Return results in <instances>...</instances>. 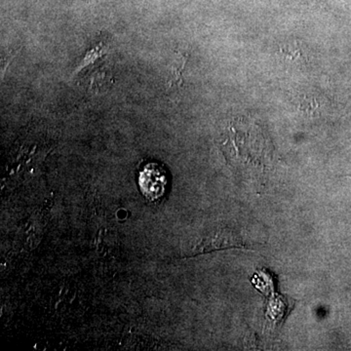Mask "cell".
Instances as JSON below:
<instances>
[{
	"label": "cell",
	"instance_id": "obj_3",
	"mask_svg": "<svg viewBox=\"0 0 351 351\" xmlns=\"http://www.w3.org/2000/svg\"><path fill=\"white\" fill-rule=\"evenodd\" d=\"M350 177H351V173H350Z\"/></svg>",
	"mask_w": 351,
	"mask_h": 351
},
{
	"label": "cell",
	"instance_id": "obj_2",
	"mask_svg": "<svg viewBox=\"0 0 351 351\" xmlns=\"http://www.w3.org/2000/svg\"><path fill=\"white\" fill-rule=\"evenodd\" d=\"M244 242L237 233L230 228H223L214 232L201 244V252L219 250V249L245 248Z\"/></svg>",
	"mask_w": 351,
	"mask_h": 351
},
{
	"label": "cell",
	"instance_id": "obj_1",
	"mask_svg": "<svg viewBox=\"0 0 351 351\" xmlns=\"http://www.w3.org/2000/svg\"><path fill=\"white\" fill-rule=\"evenodd\" d=\"M167 173L156 163L145 165L138 175V186L147 199H160L167 188Z\"/></svg>",
	"mask_w": 351,
	"mask_h": 351
}]
</instances>
